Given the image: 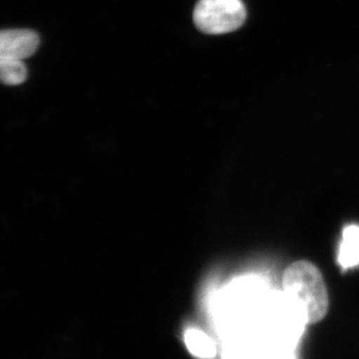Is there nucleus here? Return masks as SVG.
Instances as JSON below:
<instances>
[{
  "mask_svg": "<svg viewBox=\"0 0 359 359\" xmlns=\"http://www.w3.org/2000/svg\"><path fill=\"white\" fill-rule=\"evenodd\" d=\"M283 292L306 323H318L327 313V285L320 269L309 262L290 264L283 275Z\"/></svg>",
  "mask_w": 359,
  "mask_h": 359,
  "instance_id": "nucleus-1",
  "label": "nucleus"
},
{
  "mask_svg": "<svg viewBox=\"0 0 359 359\" xmlns=\"http://www.w3.org/2000/svg\"><path fill=\"white\" fill-rule=\"evenodd\" d=\"M247 11L242 0H199L193 20L200 32L219 35L233 32L244 25Z\"/></svg>",
  "mask_w": 359,
  "mask_h": 359,
  "instance_id": "nucleus-2",
  "label": "nucleus"
},
{
  "mask_svg": "<svg viewBox=\"0 0 359 359\" xmlns=\"http://www.w3.org/2000/svg\"><path fill=\"white\" fill-rule=\"evenodd\" d=\"M278 346L257 332L229 337L224 359H273Z\"/></svg>",
  "mask_w": 359,
  "mask_h": 359,
  "instance_id": "nucleus-3",
  "label": "nucleus"
},
{
  "mask_svg": "<svg viewBox=\"0 0 359 359\" xmlns=\"http://www.w3.org/2000/svg\"><path fill=\"white\" fill-rule=\"evenodd\" d=\"M39 42V34L32 30H2L0 34V56L25 60L36 52Z\"/></svg>",
  "mask_w": 359,
  "mask_h": 359,
  "instance_id": "nucleus-4",
  "label": "nucleus"
},
{
  "mask_svg": "<svg viewBox=\"0 0 359 359\" xmlns=\"http://www.w3.org/2000/svg\"><path fill=\"white\" fill-rule=\"evenodd\" d=\"M339 263L344 269L353 268L359 264V226L356 224H351L344 229Z\"/></svg>",
  "mask_w": 359,
  "mask_h": 359,
  "instance_id": "nucleus-5",
  "label": "nucleus"
},
{
  "mask_svg": "<svg viewBox=\"0 0 359 359\" xmlns=\"http://www.w3.org/2000/svg\"><path fill=\"white\" fill-rule=\"evenodd\" d=\"M185 342L190 353L197 358L209 359L216 355L217 348L214 340L202 330H188L185 334Z\"/></svg>",
  "mask_w": 359,
  "mask_h": 359,
  "instance_id": "nucleus-6",
  "label": "nucleus"
},
{
  "mask_svg": "<svg viewBox=\"0 0 359 359\" xmlns=\"http://www.w3.org/2000/svg\"><path fill=\"white\" fill-rule=\"evenodd\" d=\"M27 69L23 60L0 56V79L2 83L15 86L25 81Z\"/></svg>",
  "mask_w": 359,
  "mask_h": 359,
  "instance_id": "nucleus-7",
  "label": "nucleus"
}]
</instances>
